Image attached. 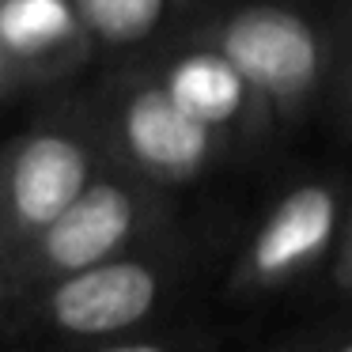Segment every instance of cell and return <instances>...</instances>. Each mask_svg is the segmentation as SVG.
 I'll list each match as a JSON object with an SVG mask.
<instances>
[{
  "mask_svg": "<svg viewBox=\"0 0 352 352\" xmlns=\"http://www.w3.org/2000/svg\"><path fill=\"white\" fill-rule=\"evenodd\" d=\"M190 31L243 69L276 133L299 129L318 107L333 102L352 61V12H326L322 4L243 0L205 12Z\"/></svg>",
  "mask_w": 352,
  "mask_h": 352,
  "instance_id": "obj_1",
  "label": "cell"
},
{
  "mask_svg": "<svg viewBox=\"0 0 352 352\" xmlns=\"http://www.w3.org/2000/svg\"><path fill=\"white\" fill-rule=\"evenodd\" d=\"M193 246L175 228L107 261L4 303L0 341L16 349L107 341L148 329V322L190 280Z\"/></svg>",
  "mask_w": 352,
  "mask_h": 352,
  "instance_id": "obj_2",
  "label": "cell"
},
{
  "mask_svg": "<svg viewBox=\"0 0 352 352\" xmlns=\"http://www.w3.org/2000/svg\"><path fill=\"white\" fill-rule=\"evenodd\" d=\"M175 190L107 167L57 220H50L0 269L4 303L107 261L175 228Z\"/></svg>",
  "mask_w": 352,
  "mask_h": 352,
  "instance_id": "obj_3",
  "label": "cell"
},
{
  "mask_svg": "<svg viewBox=\"0 0 352 352\" xmlns=\"http://www.w3.org/2000/svg\"><path fill=\"white\" fill-rule=\"evenodd\" d=\"M110 167L87 99H65L0 140V269Z\"/></svg>",
  "mask_w": 352,
  "mask_h": 352,
  "instance_id": "obj_4",
  "label": "cell"
},
{
  "mask_svg": "<svg viewBox=\"0 0 352 352\" xmlns=\"http://www.w3.org/2000/svg\"><path fill=\"white\" fill-rule=\"evenodd\" d=\"M91 110L110 167L167 190L197 182L235 155V144L223 133L186 114L140 61H125L110 72L91 91Z\"/></svg>",
  "mask_w": 352,
  "mask_h": 352,
  "instance_id": "obj_5",
  "label": "cell"
},
{
  "mask_svg": "<svg viewBox=\"0 0 352 352\" xmlns=\"http://www.w3.org/2000/svg\"><path fill=\"white\" fill-rule=\"evenodd\" d=\"M344 231V190L329 178H307L284 190L246 235L228 276L235 299H265L296 288L333 258Z\"/></svg>",
  "mask_w": 352,
  "mask_h": 352,
  "instance_id": "obj_6",
  "label": "cell"
},
{
  "mask_svg": "<svg viewBox=\"0 0 352 352\" xmlns=\"http://www.w3.org/2000/svg\"><path fill=\"white\" fill-rule=\"evenodd\" d=\"M137 61L152 69V76L167 87V95L186 114L223 133L235 152H250L269 133H276L265 99L243 76V69L193 31H182L178 38L155 46Z\"/></svg>",
  "mask_w": 352,
  "mask_h": 352,
  "instance_id": "obj_7",
  "label": "cell"
},
{
  "mask_svg": "<svg viewBox=\"0 0 352 352\" xmlns=\"http://www.w3.org/2000/svg\"><path fill=\"white\" fill-rule=\"evenodd\" d=\"M0 42L27 91L65 84L99 57L76 0H0Z\"/></svg>",
  "mask_w": 352,
  "mask_h": 352,
  "instance_id": "obj_8",
  "label": "cell"
},
{
  "mask_svg": "<svg viewBox=\"0 0 352 352\" xmlns=\"http://www.w3.org/2000/svg\"><path fill=\"white\" fill-rule=\"evenodd\" d=\"M84 27L102 57H137L178 38L205 16V0H76Z\"/></svg>",
  "mask_w": 352,
  "mask_h": 352,
  "instance_id": "obj_9",
  "label": "cell"
},
{
  "mask_svg": "<svg viewBox=\"0 0 352 352\" xmlns=\"http://www.w3.org/2000/svg\"><path fill=\"white\" fill-rule=\"evenodd\" d=\"M27 352H208V337L193 329H137L125 337H107V341H80V344H46V349H27Z\"/></svg>",
  "mask_w": 352,
  "mask_h": 352,
  "instance_id": "obj_10",
  "label": "cell"
},
{
  "mask_svg": "<svg viewBox=\"0 0 352 352\" xmlns=\"http://www.w3.org/2000/svg\"><path fill=\"white\" fill-rule=\"evenodd\" d=\"M265 352H352V333H318V337H296L280 341Z\"/></svg>",
  "mask_w": 352,
  "mask_h": 352,
  "instance_id": "obj_11",
  "label": "cell"
},
{
  "mask_svg": "<svg viewBox=\"0 0 352 352\" xmlns=\"http://www.w3.org/2000/svg\"><path fill=\"white\" fill-rule=\"evenodd\" d=\"M329 276H333V288L352 296V235H341L333 258H329Z\"/></svg>",
  "mask_w": 352,
  "mask_h": 352,
  "instance_id": "obj_12",
  "label": "cell"
},
{
  "mask_svg": "<svg viewBox=\"0 0 352 352\" xmlns=\"http://www.w3.org/2000/svg\"><path fill=\"white\" fill-rule=\"evenodd\" d=\"M19 91H27V84L19 80V72H16V65H12L8 50H4V42H0V102L16 99Z\"/></svg>",
  "mask_w": 352,
  "mask_h": 352,
  "instance_id": "obj_13",
  "label": "cell"
},
{
  "mask_svg": "<svg viewBox=\"0 0 352 352\" xmlns=\"http://www.w3.org/2000/svg\"><path fill=\"white\" fill-rule=\"evenodd\" d=\"M337 107H341V114H344V122H349V129H352V61H349V69H344V80H341V87H337Z\"/></svg>",
  "mask_w": 352,
  "mask_h": 352,
  "instance_id": "obj_14",
  "label": "cell"
},
{
  "mask_svg": "<svg viewBox=\"0 0 352 352\" xmlns=\"http://www.w3.org/2000/svg\"><path fill=\"white\" fill-rule=\"evenodd\" d=\"M341 235H352V178H349V186H344V231Z\"/></svg>",
  "mask_w": 352,
  "mask_h": 352,
  "instance_id": "obj_15",
  "label": "cell"
},
{
  "mask_svg": "<svg viewBox=\"0 0 352 352\" xmlns=\"http://www.w3.org/2000/svg\"><path fill=\"white\" fill-rule=\"evenodd\" d=\"M0 314H4V296H0Z\"/></svg>",
  "mask_w": 352,
  "mask_h": 352,
  "instance_id": "obj_16",
  "label": "cell"
}]
</instances>
